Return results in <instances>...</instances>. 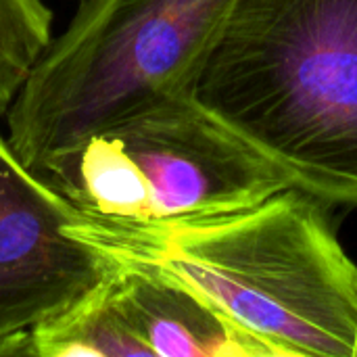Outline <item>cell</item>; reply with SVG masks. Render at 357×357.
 <instances>
[{
	"label": "cell",
	"mask_w": 357,
	"mask_h": 357,
	"mask_svg": "<svg viewBox=\"0 0 357 357\" xmlns=\"http://www.w3.org/2000/svg\"><path fill=\"white\" fill-rule=\"evenodd\" d=\"M38 174L84 213L138 222L247 209L293 186L190 96L88 136Z\"/></svg>",
	"instance_id": "obj_4"
},
{
	"label": "cell",
	"mask_w": 357,
	"mask_h": 357,
	"mask_svg": "<svg viewBox=\"0 0 357 357\" xmlns=\"http://www.w3.org/2000/svg\"><path fill=\"white\" fill-rule=\"evenodd\" d=\"M6 109V136L33 172L123 119L190 96L232 0H77Z\"/></svg>",
	"instance_id": "obj_3"
},
{
	"label": "cell",
	"mask_w": 357,
	"mask_h": 357,
	"mask_svg": "<svg viewBox=\"0 0 357 357\" xmlns=\"http://www.w3.org/2000/svg\"><path fill=\"white\" fill-rule=\"evenodd\" d=\"M69 230L115 266L159 272L220 307L276 357H357V264L331 205L295 186L259 205L182 220L79 209Z\"/></svg>",
	"instance_id": "obj_1"
},
{
	"label": "cell",
	"mask_w": 357,
	"mask_h": 357,
	"mask_svg": "<svg viewBox=\"0 0 357 357\" xmlns=\"http://www.w3.org/2000/svg\"><path fill=\"white\" fill-rule=\"evenodd\" d=\"M77 215L0 130V356L109 274L111 264L69 230Z\"/></svg>",
	"instance_id": "obj_5"
},
{
	"label": "cell",
	"mask_w": 357,
	"mask_h": 357,
	"mask_svg": "<svg viewBox=\"0 0 357 357\" xmlns=\"http://www.w3.org/2000/svg\"><path fill=\"white\" fill-rule=\"evenodd\" d=\"M6 356L132 357L146 356V349L132 335L111 297L109 270L96 289L17 341Z\"/></svg>",
	"instance_id": "obj_7"
},
{
	"label": "cell",
	"mask_w": 357,
	"mask_h": 357,
	"mask_svg": "<svg viewBox=\"0 0 357 357\" xmlns=\"http://www.w3.org/2000/svg\"><path fill=\"white\" fill-rule=\"evenodd\" d=\"M111 297L153 357H276L197 291L159 272L111 264Z\"/></svg>",
	"instance_id": "obj_6"
},
{
	"label": "cell",
	"mask_w": 357,
	"mask_h": 357,
	"mask_svg": "<svg viewBox=\"0 0 357 357\" xmlns=\"http://www.w3.org/2000/svg\"><path fill=\"white\" fill-rule=\"evenodd\" d=\"M190 98L295 188L357 207V0H232Z\"/></svg>",
	"instance_id": "obj_2"
},
{
	"label": "cell",
	"mask_w": 357,
	"mask_h": 357,
	"mask_svg": "<svg viewBox=\"0 0 357 357\" xmlns=\"http://www.w3.org/2000/svg\"><path fill=\"white\" fill-rule=\"evenodd\" d=\"M52 19L44 0H0V115L54 38Z\"/></svg>",
	"instance_id": "obj_8"
}]
</instances>
